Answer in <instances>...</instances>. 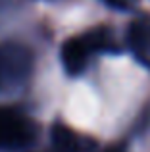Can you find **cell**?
<instances>
[{"label":"cell","instance_id":"4","mask_svg":"<svg viewBox=\"0 0 150 152\" xmlns=\"http://www.w3.org/2000/svg\"><path fill=\"white\" fill-rule=\"evenodd\" d=\"M52 142L58 152H79V139L73 131L58 123L52 127Z\"/></svg>","mask_w":150,"mask_h":152},{"label":"cell","instance_id":"5","mask_svg":"<svg viewBox=\"0 0 150 152\" xmlns=\"http://www.w3.org/2000/svg\"><path fill=\"white\" fill-rule=\"evenodd\" d=\"M106 4H110V6L114 8H119V10H125V8H129L135 0H104Z\"/></svg>","mask_w":150,"mask_h":152},{"label":"cell","instance_id":"2","mask_svg":"<svg viewBox=\"0 0 150 152\" xmlns=\"http://www.w3.org/2000/svg\"><path fill=\"white\" fill-rule=\"evenodd\" d=\"M35 127L15 110L0 108V148H19L33 141Z\"/></svg>","mask_w":150,"mask_h":152},{"label":"cell","instance_id":"6","mask_svg":"<svg viewBox=\"0 0 150 152\" xmlns=\"http://www.w3.org/2000/svg\"><path fill=\"white\" fill-rule=\"evenodd\" d=\"M104 152H125L123 146H110V148H106Z\"/></svg>","mask_w":150,"mask_h":152},{"label":"cell","instance_id":"1","mask_svg":"<svg viewBox=\"0 0 150 152\" xmlns=\"http://www.w3.org/2000/svg\"><path fill=\"white\" fill-rule=\"evenodd\" d=\"M100 50H116L110 41V31L104 27L89 31L81 37L68 39L62 46V64L69 75H77L87 67L90 54Z\"/></svg>","mask_w":150,"mask_h":152},{"label":"cell","instance_id":"3","mask_svg":"<svg viewBox=\"0 0 150 152\" xmlns=\"http://www.w3.org/2000/svg\"><path fill=\"white\" fill-rule=\"evenodd\" d=\"M129 45L135 56L150 67V21H135L129 25Z\"/></svg>","mask_w":150,"mask_h":152}]
</instances>
